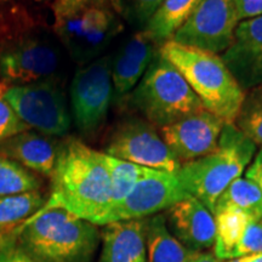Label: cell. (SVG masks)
Wrapping results in <instances>:
<instances>
[{
  "label": "cell",
  "instance_id": "6da1fadb",
  "mask_svg": "<svg viewBox=\"0 0 262 262\" xmlns=\"http://www.w3.org/2000/svg\"><path fill=\"white\" fill-rule=\"evenodd\" d=\"M51 195L42 210L63 209L100 226L111 208V173L104 153L97 152L79 140L61 143L51 175Z\"/></svg>",
  "mask_w": 262,
  "mask_h": 262
},
{
  "label": "cell",
  "instance_id": "7a4b0ae2",
  "mask_svg": "<svg viewBox=\"0 0 262 262\" xmlns=\"http://www.w3.org/2000/svg\"><path fill=\"white\" fill-rule=\"evenodd\" d=\"M12 234L35 262H91L98 243L96 225L63 209H40Z\"/></svg>",
  "mask_w": 262,
  "mask_h": 262
},
{
  "label": "cell",
  "instance_id": "3957f363",
  "mask_svg": "<svg viewBox=\"0 0 262 262\" xmlns=\"http://www.w3.org/2000/svg\"><path fill=\"white\" fill-rule=\"evenodd\" d=\"M159 54L183 75L206 111L234 124L245 93L220 55L171 39L160 45Z\"/></svg>",
  "mask_w": 262,
  "mask_h": 262
},
{
  "label": "cell",
  "instance_id": "277c9868",
  "mask_svg": "<svg viewBox=\"0 0 262 262\" xmlns=\"http://www.w3.org/2000/svg\"><path fill=\"white\" fill-rule=\"evenodd\" d=\"M256 145L237 129L225 124L219 147L202 158L183 163L176 175L183 188L214 214L215 204L229 183L241 178L255 157Z\"/></svg>",
  "mask_w": 262,
  "mask_h": 262
},
{
  "label": "cell",
  "instance_id": "5b68a950",
  "mask_svg": "<svg viewBox=\"0 0 262 262\" xmlns=\"http://www.w3.org/2000/svg\"><path fill=\"white\" fill-rule=\"evenodd\" d=\"M52 15L58 40L81 63L94 61L124 28L110 0H55Z\"/></svg>",
  "mask_w": 262,
  "mask_h": 262
},
{
  "label": "cell",
  "instance_id": "8992f818",
  "mask_svg": "<svg viewBox=\"0 0 262 262\" xmlns=\"http://www.w3.org/2000/svg\"><path fill=\"white\" fill-rule=\"evenodd\" d=\"M130 103L158 129L205 110L183 75L160 54L133 90Z\"/></svg>",
  "mask_w": 262,
  "mask_h": 262
},
{
  "label": "cell",
  "instance_id": "52a82bcc",
  "mask_svg": "<svg viewBox=\"0 0 262 262\" xmlns=\"http://www.w3.org/2000/svg\"><path fill=\"white\" fill-rule=\"evenodd\" d=\"M5 100L29 129L48 136H62L71 127V113L62 88L54 79L9 86Z\"/></svg>",
  "mask_w": 262,
  "mask_h": 262
},
{
  "label": "cell",
  "instance_id": "ba28073f",
  "mask_svg": "<svg viewBox=\"0 0 262 262\" xmlns=\"http://www.w3.org/2000/svg\"><path fill=\"white\" fill-rule=\"evenodd\" d=\"M112 56L104 55L75 72L71 84V108L75 126L94 135L106 120L113 98Z\"/></svg>",
  "mask_w": 262,
  "mask_h": 262
},
{
  "label": "cell",
  "instance_id": "9c48e42d",
  "mask_svg": "<svg viewBox=\"0 0 262 262\" xmlns=\"http://www.w3.org/2000/svg\"><path fill=\"white\" fill-rule=\"evenodd\" d=\"M106 155L162 171L176 172L181 168L159 130L141 117H126L116 124L108 137Z\"/></svg>",
  "mask_w": 262,
  "mask_h": 262
},
{
  "label": "cell",
  "instance_id": "30bf717a",
  "mask_svg": "<svg viewBox=\"0 0 262 262\" xmlns=\"http://www.w3.org/2000/svg\"><path fill=\"white\" fill-rule=\"evenodd\" d=\"M189 196L176 172L146 168L129 195L104 216L100 226L117 221L146 219L157 212L168 210Z\"/></svg>",
  "mask_w": 262,
  "mask_h": 262
},
{
  "label": "cell",
  "instance_id": "8fae6325",
  "mask_svg": "<svg viewBox=\"0 0 262 262\" xmlns=\"http://www.w3.org/2000/svg\"><path fill=\"white\" fill-rule=\"evenodd\" d=\"M60 64V49L41 35L18 38L0 51V77L11 86L50 79Z\"/></svg>",
  "mask_w": 262,
  "mask_h": 262
},
{
  "label": "cell",
  "instance_id": "7c38bea8",
  "mask_svg": "<svg viewBox=\"0 0 262 262\" xmlns=\"http://www.w3.org/2000/svg\"><path fill=\"white\" fill-rule=\"evenodd\" d=\"M233 0H203L171 40L214 54H224L239 24Z\"/></svg>",
  "mask_w": 262,
  "mask_h": 262
},
{
  "label": "cell",
  "instance_id": "4fadbf2b",
  "mask_svg": "<svg viewBox=\"0 0 262 262\" xmlns=\"http://www.w3.org/2000/svg\"><path fill=\"white\" fill-rule=\"evenodd\" d=\"M224 126V120L202 110L158 130L170 152L182 165L215 152Z\"/></svg>",
  "mask_w": 262,
  "mask_h": 262
},
{
  "label": "cell",
  "instance_id": "5bb4252c",
  "mask_svg": "<svg viewBox=\"0 0 262 262\" xmlns=\"http://www.w3.org/2000/svg\"><path fill=\"white\" fill-rule=\"evenodd\" d=\"M221 57L244 93L262 86V15L239 22Z\"/></svg>",
  "mask_w": 262,
  "mask_h": 262
},
{
  "label": "cell",
  "instance_id": "9a60e30c",
  "mask_svg": "<svg viewBox=\"0 0 262 262\" xmlns=\"http://www.w3.org/2000/svg\"><path fill=\"white\" fill-rule=\"evenodd\" d=\"M160 45L145 29L127 38L112 56L114 97L123 100L130 94L159 54Z\"/></svg>",
  "mask_w": 262,
  "mask_h": 262
},
{
  "label": "cell",
  "instance_id": "2e32d148",
  "mask_svg": "<svg viewBox=\"0 0 262 262\" xmlns=\"http://www.w3.org/2000/svg\"><path fill=\"white\" fill-rule=\"evenodd\" d=\"M165 219L171 233L189 250L201 253L214 247L215 215L194 196L169 208Z\"/></svg>",
  "mask_w": 262,
  "mask_h": 262
},
{
  "label": "cell",
  "instance_id": "e0dca14e",
  "mask_svg": "<svg viewBox=\"0 0 262 262\" xmlns=\"http://www.w3.org/2000/svg\"><path fill=\"white\" fill-rule=\"evenodd\" d=\"M60 148L61 145L52 136L39 131L26 130L0 142V156L51 178Z\"/></svg>",
  "mask_w": 262,
  "mask_h": 262
},
{
  "label": "cell",
  "instance_id": "ac0fdd59",
  "mask_svg": "<svg viewBox=\"0 0 262 262\" xmlns=\"http://www.w3.org/2000/svg\"><path fill=\"white\" fill-rule=\"evenodd\" d=\"M102 242L101 262H147L146 219L106 225Z\"/></svg>",
  "mask_w": 262,
  "mask_h": 262
},
{
  "label": "cell",
  "instance_id": "d6986e66",
  "mask_svg": "<svg viewBox=\"0 0 262 262\" xmlns=\"http://www.w3.org/2000/svg\"><path fill=\"white\" fill-rule=\"evenodd\" d=\"M147 262H189L199 253L189 250L173 235L165 215L146 217Z\"/></svg>",
  "mask_w": 262,
  "mask_h": 262
},
{
  "label": "cell",
  "instance_id": "ffe728a7",
  "mask_svg": "<svg viewBox=\"0 0 262 262\" xmlns=\"http://www.w3.org/2000/svg\"><path fill=\"white\" fill-rule=\"evenodd\" d=\"M216 237L214 244L215 256L221 261L235 258V251L241 244L249 224L254 220L243 211L234 209L215 212Z\"/></svg>",
  "mask_w": 262,
  "mask_h": 262
},
{
  "label": "cell",
  "instance_id": "44dd1931",
  "mask_svg": "<svg viewBox=\"0 0 262 262\" xmlns=\"http://www.w3.org/2000/svg\"><path fill=\"white\" fill-rule=\"evenodd\" d=\"M202 2L203 0H164L145 31L162 45L172 38L175 32L187 21Z\"/></svg>",
  "mask_w": 262,
  "mask_h": 262
},
{
  "label": "cell",
  "instance_id": "7402d4cb",
  "mask_svg": "<svg viewBox=\"0 0 262 262\" xmlns=\"http://www.w3.org/2000/svg\"><path fill=\"white\" fill-rule=\"evenodd\" d=\"M225 209L243 211L256 221H262V193L248 178H238L225 189L215 204L214 214Z\"/></svg>",
  "mask_w": 262,
  "mask_h": 262
},
{
  "label": "cell",
  "instance_id": "603a6c76",
  "mask_svg": "<svg viewBox=\"0 0 262 262\" xmlns=\"http://www.w3.org/2000/svg\"><path fill=\"white\" fill-rule=\"evenodd\" d=\"M45 199L38 191L0 198V234L12 231L44 206Z\"/></svg>",
  "mask_w": 262,
  "mask_h": 262
},
{
  "label": "cell",
  "instance_id": "cb8c5ba5",
  "mask_svg": "<svg viewBox=\"0 0 262 262\" xmlns=\"http://www.w3.org/2000/svg\"><path fill=\"white\" fill-rule=\"evenodd\" d=\"M104 160H106L108 169H110L111 185H112L111 208L108 210L110 212L129 195V193L135 187L136 182L142 176L146 168L125 162V160L114 158V157L108 156L106 153H104Z\"/></svg>",
  "mask_w": 262,
  "mask_h": 262
},
{
  "label": "cell",
  "instance_id": "d4e9b609",
  "mask_svg": "<svg viewBox=\"0 0 262 262\" xmlns=\"http://www.w3.org/2000/svg\"><path fill=\"white\" fill-rule=\"evenodd\" d=\"M41 186L35 175L15 160L0 156V198L38 191Z\"/></svg>",
  "mask_w": 262,
  "mask_h": 262
},
{
  "label": "cell",
  "instance_id": "484cf974",
  "mask_svg": "<svg viewBox=\"0 0 262 262\" xmlns=\"http://www.w3.org/2000/svg\"><path fill=\"white\" fill-rule=\"evenodd\" d=\"M234 125L256 146H262V86L245 93Z\"/></svg>",
  "mask_w": 262,
  "mask_h": 262
},
{
  "label": "cell",
  "instance_id": "4316f807",
  "mask_svg": "<svg viewBox=\"0 0 262 262\" xmlns=\"http://www.w3.org/2000/svg\"><path fill=\"white\" fill-rule=\"evenodd\" d=\"M114 11L125 21L142 31L147 27L150 18L155 16L157 10L160 8L164 0H110Z\"/></svg>",
  "mask_w": 262,
  "mask_h": 262
},
{
  "label": "cell",
  "instance_id": "83f0119b",
  "mask_svg": "<svg viewBox=\"0 0 262 262\" xmlns=\"http://www.w3.org/2000/svg\"><path fill=\"white\" fill-rule=\"evenodd\" d=\"M4 90L0 91V142L16 135V134L29 130V127L25 123H22V120L5 100L4 95H3Z\"/></svg>",
  "mask_w": 262,
  "mask_h": 262
},
{
  "label": "cell",
  "instance_id": "f1b7e54d",
  "mask_svg": "<svg viewBox=\"0 0 262 262\" xmlns=\"http://www.w3.org/2000/svg\"><path fill=\"white\" fill-rule=\"evenodd\" d=\"M262 251V224L253 220L249 224L241 244L235 251V258L248 256Z\"/></svg>",
  "mask_w": 262,
  "mask_h": 262
},
{
  "label": "cell",
  "instance_id": "f546056e",
  "mask_svg": "<svg viewBox=\"0 0 262 262\" xmlns=\"http://www.w3.org/2000/svg\"><path fill=\"white\" fill-rule=\"evenodd\" d=\"M11 231L0 234V262H35L12 242Z\"/></svg>",
  "mask_w": 262,
  "mask_h": 262
},
{
  "label": "cell",
  "instance_id": "4dcf8cb0",
  "mask_svg": "<svg viewBox=\"0 0 262 262\" xmlns=\"http://www.w3.org/2000/svg\"><path fill=\"white\" fill-rule=\"evenodd\" d=\"M239 21L262 15V0H233Z\"/></svg>",
  "mask_w": 262,
  "mask_h": 262
},
{
  "label": "cell",
  "instance_id": "1f68e13d",
  "mask_svg": "<svg viewBox=\"0 0 262 262\" xmlns=\"http://www.w3.org/2000/svg\"><path fill=\"white\" fill-rule=\"evenodd\" d=\"M245 178L254 181L262 193V148L255 155L253 162L245 171ZM262 224V221H261Z\"/></svg>",
  "mask_w": 262,
  "mask_h": 262
},
{
  "label": "cell",
  "instance_id": "d6a6232c",
  "mask_svg": "<svg viewBox=\"0 0 262 262\" xmlns=\"http://www.w3.org/2000/svg\"><path fill=\"white\" fill-rule=\"evenodd\" d=\"M189 262H225V261L219 260V258L212 254L199 253L194 258H192V260Z\"/></svg>",
  "mask_w": 262,
  "mask_h": 262
},
{
  "label": "cell",
  "instance_id": "836d02e7",
  "mask_svg": "<svg viewBox=\"0 0 262 262\" xmlns=\"http://www.w3.org/2000/svg\"><path fill=\"white\" fill-rule=\"evenodd\" d=\"M225 262H262V251L253 255H248V256L238 257L231 261H225Z\"/></svg>",
  "mask_w": 262,
  "mask_h": 262
},
{
  "label": "cell",
  "instance_id": "e575fe53",
  "mask_svg": "<svg viewBox=\"0 0 262 262\" xmlns=\"http://www.w3.org/2000/svg\"><path fill=\"white\" fill-rule=\"evenodd\" d=\"M3 90H4V89H3V85L0 84V91H3Z\"/></svg>",
  "mask_w": 262,
  "mask_h": 262
}]
</instances>
